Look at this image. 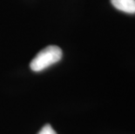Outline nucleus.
<instances>
[{
	"label": "nucleus",
	"mask_w": 135,
	"mask_h": 134,
	"mask_svg": "<svg viewBox=\"0 0 135 134\" xmlns=\"http://www.w3.org/2000/svg\"><path fill=\"white\" fill-rule=\"evenodd\" d=\"M62 58V51L56 45H49L37 54L30 66L33 72H41L58 63Z\"/></svg>",
	"instance_id": "nucleus-1"
},
{
	"label": "nucleus",
	"mask_w": 135,
	"mask_h": 134,
	"mask_svg": "<svg viewBox=\"0 0 135 134\" xmlns=\"http://www.w3.org/2000/svg\"><path fill=\"white\" fill-rule=\"evenodd\" d=\"M117 10L128 14H135V0H111Z\"/></svg>",
	"instance_id": "nucleus-2"
},
{
	"label": "nucleus",
	"mask_w": 135,
	"mask_h": 134,
	"mask_svg": "<svg viewBox=\"0 0 135 134\" xmlns=\"http://www.w3.org/2000/svg\"><path fill=\"white\" fill-rule=\"evenodd\" d=\"M38 134H57V133L50 125H46L42 128L41 131L38 132Z\"/></svg>",
	"instance_id": "nucleus-3"
}]
</instances>
